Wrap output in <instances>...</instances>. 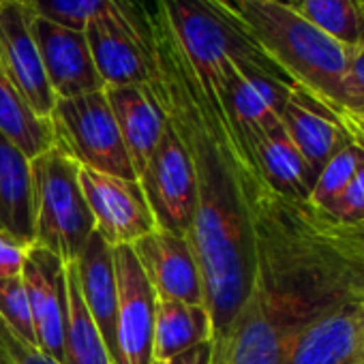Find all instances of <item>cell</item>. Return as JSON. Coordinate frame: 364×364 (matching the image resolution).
<instances>
[{
  "label": "cell",
  "mask_w": 364,
  "mask_h": 364,
  "mask_svg": "<svg viewBox=\"0 0 364 364\" xmlns=\"http://www.w3.org/2000/svg\"><path fill=\"white\" fill-rule=\"evenodd\" d=\"M146 24L154 63L150 88L196 169L198 202L189 242L200 266L215 343L228 332L251 289L253 242L245 180L259 165L251 144L230 120L215 84L196 73L156 0L146 11Z\"/></svg>",
  "instance_id": "cell-1"
},
{
  "label": "cell",
  "mask_w": 364,
  "mask_h": 364,
  "mask_svg": "<svg viewBox=\"0 0 364 364\" xmlns=\"http://www.w3.org/2000/svg\"><path fill=\"white\" fill-rule=\"evenodd\" d=\"M247 213L253 242L247 302L281 338L323 313L364 302V223L349 225L311 200L285 198L264 173L251 180Z\"/></svg>",
  "instance_id": "cell-2"
},
{
  "label": "cell",
  "mask_w": 364,
  "mask_h": 364,
  "mask_svg": "<svg viewBox=\"0 0 364 364\" xmlns=\"http://www.w3.org/2000/svg\"><path fill=\"white\" fill-rule=\"evenodd\" d=\"M251 37L289 82L330 114L347 109L351 50L306 22L281 0H228Z\"/></svg>",
  "instance_id": "cell-3"
},
{
  "label": "cell",
  "mask_w": 364,
  "mask_h": 364,
  "mask_svg": "<svg viewBox=\"0 0 364 364\" xmlns=\"http://www.w3.org/2000/svg\"><path fill=\"white\" fill-rule=\"evenodd\" d=\"M196 73L217 82L225 63L257 67L285 82L289 77L266 56L228 0H156ZM291 84V82H289Z\"/></svg>",
  "instance_id": "cell-4"
},
{
  "label": "cell",
  "mask_w": 364,
  "mask_h": 364,
  "mask_svg": "<svg viewBox=\"0 0 364 364\" xmlns=\"http://www.w3.org/2000/svg\"><path fill=\"white\" fill-rule=\"evenodd\" d=\"M31 171L35 245L65 264L77 262L95 234V219L80 185V165L54 146L31 159Z\"/></svg>",
  "instance_id": "cell-5"
},
{
  "label": "cell",
  "mask_w": 364,
  "mask_h": 364,
  "mask_svg": "<svg viewBox=\"0 0 364 364\" xmlns=\"http://www.w3.org/2000/svg\"><path fill=\"white\" fill-rule=\"evenodd\" d=\"M50 122L54 146L80 167L137 180L105 88L73 99H56Z\"/></svg>",
  "instance_id": "cell-6"
},
{
  "label": "cell",
  "mask_w": 364,
  "mask_h": 364,
  "mask_svg": "<svg viewBox=\"0 0 364 364\" xmlns=\"http://www.w3.org/2000/svg\"><path fill=\"white\" fill-rule=\"evenodd\" d=\"M103 86H146L154 63L146 11L135 0H109L84 28Z\"/></svg>",
  "instance_id": "cell-7"
},
{
  "label": "cell",
  "mask_w": 364,
  "mask_h": 364,
  "mask_svg": "<svg viewBox=\"0 0 364 364\" xmlns=\"http://www.w3.org/2000/svg\"><path fill=\"white\" fill-rule=\"evenodd\" d=\"M159 230L189 238L196 217V169L187 148L165 122L144 173L137 178Z\"/></svg>",
  "instance_id": "cell-8"
},
{
  "label": "cell",
  "mask_w": 364,
  "mask_h": 364,
  "mask_svg": "<svg viewBox=\"0 0 364 364\" xmlns=\"http://www.w3.org/2000/svg\"><path fill=\"white\" fill-rule=\"evenodd\" d=\"M80 185L95 219V232L112 249L131 247L156 230L139 180L80 167Z\"/></svg>",
  "instance_id": "cell-9"
},
{
  "label": "cell",
  "mask_w": 364,
  "mask_h": 364,
  "mask_svg": "<svg viewBox=\"0 0 364 364\" xmlns=\"http://www.w3.org/2000/svg\"><path fill=\"white\" fill-rule=\"evenodd\" d=\"M0 73L41 118L50 120L56 95L48 82L33 33V11L22 0L0 3Z\"/></svg>",
  "instance_id": "cell-10"
},
{
  "label": "cell",
  "mask_w": 364,
  "mask_h": 364,
  "mask_svg": "<svg viewBox=\"0 0 364 364\" xmlns=\"http://www.w3.org/2000/svg\"><path fill=\"white\" fill-rule=\"evenodd\" d=\"M364 302L323 313L281 343V364H362Z\"/></svg>",
  "instance_id": "cell-11"
},
{
  "label": "cell",
  "mask_w": 364,
  "mask_h": 364,
  "mask_svg": "<svg viewBox=\"0 0 364 364\" xmlns=\"http://www.w3.org/2000/svg\"><path fill=\"white\" fill-rule=\"evenodd\" d=\"M114 270L118 285V364H152L156 294L131 247L114 249Z\"/></svg>",
  "instance_id": "cell-12"
},
{
  "label": "cell",
  "mask_w": 364,
  "mask_h": 364,
  "mask_svg": "<svg viewBox=\"0 0 364 364\" xmlns=\"http://www.w3.org/2000/svg\"><path fill=\"white\" fill-rule=\"evenodd\" d=\"M22 281L28 296L37 349L67 364L65 332H67V270L65 262L43 247L31 245L22 270Z\"/></svg>",
  "instance_id": "cell-13"
},
{
  "label": "cell",
  "mask_w": 364,
  "mask_h": 364,
  "mask_svg": "<svg viewBox=\"0 0 364 364\" xmlns=\"http://www.w3.org/2000/svg\"><path fill=\"white\" fill-rule=\"evenodd\" d=\"M131 249L159 300L204 304V283L189 238L156 228Z\"/></svg>",
  "instance_id": "cell-14"
},
{
  "label": "cell",
  "mask_w": 364,
  "mask_h": 364,
  "mask_svg": "<svg viewBox=\"0 0 364 364\" xmlns=\"http://www.w3.org/2000/svg\"><path fill=\"white\" fill-rule=\"evenodd\" d=\"M33 33L56 99H73L105 88L84 31H75L33 14Z\"/></svg>",
  "instance_id": "cell-15"
},
{
  "label": "cell",
  "mask_w": 364,
  "mask_h": 364,
  "mask_svg": "<svg viewBox=\"0 0 364 364\" xmlns=\"http://www.w3.org/2000/svg\"><path fill=\"white\" fill-rule=\"evenodd\" d=\"M105 97L109 101L116 124L120 129L133 171L139 178L165 131V122H167L165 112L156 95L152 92L150 84L107 86Z\"/></svg>",
  "instance_id": "cell-16"
},
{
  "label": "cell",
  "mask_w": 364,
  "mask_h": 364,
  "mask_svg": "<svg viewBox=\"0 0 364 364\" xmlns=\"http://www.w3.org/2000/svg\"><path fill=\"white\" fill-rule=\"evenodd\" d=\"M75 268H77V283L84 304L105 341L112 362L118 364V345H116L118 285H116V270H114V249L95 232L88 238L82 255L77 257Z\"/></svg>",
  "instance_id": "cell-17"
},
{
  "label": "cell",
  "mask_w": 364,
  "mask_h": 364,
  "mask_svg": "<svg viewBox=\"0 0 364 364\" xmlns=\"http://www.w3.org/2000/svg\"><path fill=\"white\" fill-rule=\"evenodd\" d=\"M281 122L315 173H319L332 154L349 141L332 114L296 86L281 112Z\"/></svg>",
  "instance_id": "cell-18"
},
{
  "label": "cell",
  "mask_w": 364,
  "mask_h": 364,
  "mask_svg": "<svg viewBox=\"0 0 364 364\" xmlns=\"http://www.w3.org/2000/svg\"><path fill=\"white\" fill-rule=\"evenodd\" d=\"M0 232L35 245L31 159L0 133Z\"/></svg>",
  "instance_id": "cell-19"
},
{
  "label": "cell",
  "mask_w": 364,
  "mask_h": 364,
  "mask_svg": "<svg viewBox=\"0 0 364 364\" xmlns=\"http://www.w3.org/2000/svg\"><path fill=\"white\" fill-rule=\"evenodd\" d=\"M213 319L206 304L156 298L152 362L165 364L198 345L213 343Z\"/></svg>",
  "instance_id": "cell-20"
},
{
  "label": "cell",
  "mask_w": 364,
  "mask_h": 364,
  "mask_svg": "<svg viewBox=\"0 0 364 364\" xmlns=\"http://www.w3.org/2000/svg\"><path fill=\"white\" fill-rule=\"evenodd\" d=\"M268 185L285 198L309 200L317 173L281 127L249 141Z\"/></svg>",
  "instance_id": "cell-21"
},
{
  "label": "cell",
  "mask_w": 364,
  "mask_h": 364,
  "mask_svg": "<svg viewBox=\"0 0 364 364\" xmlns=\"http://www.w3.org/2000/svg\"><path fill=\"white\" fill-rule=\"evenodd\" d=\"M0 133L11 139L28 159L54 148V129L0 73Z\"/></svg>",
  "instance_id": "cell-22"
},
{
  "label": "cell",
  "mask_w": 364,
  "mask_h": 364,
  "mask_svg": "<svg viewBox=\"0 0 364 364\" xmlns=\"http://www.w3.org/2000/svg\"><path fill=\"white\" fill-rule=\"evenodd\" d=\"M67 270V332L65 353L67 364H114L105 341L95 326L77 283L75 262L65 264Z\"/></svg>",
  "instance_id": "cell-23"
},
{
  "label": "cell",
  "mask_w": 364,
  "mask_h": 364,
  "mask_svg": "<svg viewBox=\"0 0 364 364\" xmlns=\"http://www.w3.org/2000/svg\"><path fill=\"white\" fill-rule=\"evenodd\" d=\"M294 9L347 50L364 48V0H294Z\"/></svg>",
  "instance_id": "cell-24"
},
{
  "label": "cell",
  "mask_w": 364,
  "mask_h": 364,
  "mask_svg": "<svg viewBox=\"0 0 364 364\" xmlns=\"http://www.w3.org/2000/svg\"><path fill=\"white\" fill-rule=\"evenodd\" d=\"M362 148L355 146L353 141H347L345 146H341L332 159L321 167V171L315 178L313 191L309 196V200L321 208H326L345 187L347 182L353 178L360 161H362Z\"/></svg>",
  "instance_id": "cell-25"
},
{
  "label": "cell",
  "mask_w": 364,
  "mask_h": 364,
  "mask_svg": "<svg viewBox=\"0 0 364 364\" xmlns=\"http://www.w3.org/2000/svg\"><path fill=\"white\" fill-rule=\"evenodd\" d=\"M22 3L39 18L84 31L86 24L109 5V0H22Z\"/></svg>",
  "instance_id": "cell-26"
},
{
  "label": "cell",
  "mask_w": 364,
  "mask_h": 364,
  "mask_svg": "<svg viewBox=\"0 0 364 364\" xmlns=\"http://www.w3.org/2000/svg\"><path fill=\"white\" fill-rule=\"evenodd\" d=\"M0 319H3L20 338L37 347L28 296H26L22 277L0 279Z\"/></svg>",
  "instance_id": "cell-27"
},
{
  "label": "cell",
  "mask_w": 364,
  "mask_h": 364,
  "mask_svg": "<svg viewBox=\"0 0 364 364\" xmlns=\"http://www.w3.org/2000/svg\"><path fill=\"white\" fill-rule=\"evenodd\" d=\"M323 210H328L332 217L349 225L364 223V154L353 178L347 182V187Z\"/></svg>",
  "instance_id": "cell-28"
},
{
  "label": "cell",
  "mask_w": 364,
  "mask_h": 364,
  "mask_svg": "<svg viewBox=\"0 0 364 364\" xmlns=\"http://www.w3.org/2000/svg\"><path fill=\"white\" fill-rule=\"evenodd\" d=\"M0 364H60L54 358L39 351L35 345L20 338L3 319H0Z\"/></svg>",
  "instance_id": "cell-29"
},
{
  "label": "cell",
  "mask_w": 364,
  "mask_h": 364,
  "mask_svg": "<svg viewBox=\"0 0 364 364\" xmlns=\"http://www.w3.org/2000/svg\"><path fill=\"white\" fill-rule=\"evenodd\" d=\"M31 245L18 240L16 236L0 232V279L22 277Z\"/></svg>",
  "instance_id": "cell-30"
},
{
  "label": "cell",
  "mask_w": 364,
  "mask_h": 364,
  "mask_svg": "<svg viewBox=\"0 0 364 364\" xmlns=\"http://www.w3.org/2000/svg\"><path fill=\"white\" fill-rule=\"evenodd\" d=\"M347 109L364 116V48L351 54L347 71Z\"/></svg>",
  "instance_id": "cell-31"
},
{
  "label": "cell",
  "mask_w": 364,
  "mask_h": 364,
  "mask_svg": "<svg viewBox=\"0 0 364 364\" xmlns=\"http://www.w3.org/2000/svg\"><path fill=\"white\" fill-rule=\"evenodd\" d=\"M332 118L341 124L347 139L364 150V116L349 112V109H336V112H332Z\"/></svg>",
  "instance_id": "cell-32"
},
{
  "label": "cell",
  "mask_w": 364,
  "mask_h": 364,
  "mask_svg": "<svg viewBox=\"0 0 364 364\" xmlns=\"http://www.w3.org/2000/svg\"><path fill=\"white\" fill-rule=\"evenodd\" d=\"M213 360V343H206V345H198L189 351H185L182 355L165 362V364H210ZM156 364V362H152Z\"/></svg>",
  "instance_id": "cell-33"
},
{
  "label": "cell",
  "mask_w": 364,
  "mask_h": 364,
  "mask_svg": "<svg viewBox=\"0 0 364 364\" xmlns=\"http://www.w3.org/2000/svg\"><path fill=\"white\" fill-rule=\"evenodd\" d=\"M281 3H287V5H289V0H281Z\"/></svg>",
  "instance_id": "cell-34"
},
{
  "label": "cell",
  "mask_w": 364,
  "mask_h": 364,
  "mask_svg": "<svg viewBox=\"0 0 364 364\" xmlns=\"http://www.w3.org/2000/svg\"><path fill=\"white\" fill-rule=\"evenodd\" d=\"M289 5H291V7H294V0H289Z\"/></svg>",
  "instance_id": "cell-35"
},
{
  "label": "cell",
  "mask_w": 364,
  "mask_h": 364,
  "mask_svg": "<svg viewBox=\"0 0 364 364\" xmlns=\"http://www.w3.org/2000/svg\"><path fill=\"white\" fill-rule=\"evenodd\" d=\"M0 3H3V0H0Z\"/></svg>",
  "instance_id": "cell-36"
},
{
  "label": "cell",
  "mask_w": 364,
  "mask_h": 364,
  "mask_svg": "<svg viewBox=\"0 0 364 364\" xmlns=\"http://www.w3.org/2000/svg\"><path fill=\"white\" fill-rule=\"evenodd\" d=\"M362 364H364V362H362Z\"/></svg>",
  "instance_id": "cell-37"
}]
</instances>
